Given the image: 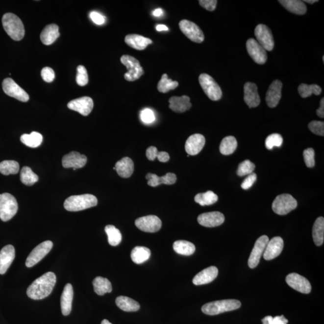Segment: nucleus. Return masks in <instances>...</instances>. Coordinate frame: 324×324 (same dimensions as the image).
Returning <instances> with one entry per match:
<instances>
[{"instance_id": "1", "label": "nucleus", "mask_w": 324, "mask_h": 324, "mask_svg": "<svg viewBox=\"0 0 324 324\" xmlns=\"http://www.w3.org/2000/svg\"><path fill=\"white\" fill-rule=\"evenodd\" d=\"M56 275L52 272H48L37 278L29 286L26 294L29 298L33 299H42L51 294L55 285Z\"/></svg>"}, {"instance_id": "2", "label": "nucleus", "mask_w": 324, "mask_h": 324, "mask_svg": "<svg viewBox=\"0 0 324 324\" xmlns=\"http://www.w3.org/2000/svg\"><path fill=\"white\" fill-rule=\"evenodd\" d=\"M2 24L6 33L16 41H20L25 35V28L21 19L12 13L4 14Z\"/></svg>"}, {"instance_id": "3", "label": "nucleus", "mask_w": 324, "mask_h": 324, "mask_svg": "<svg viewBox=\"0 0 324 324\" xmlns=\"http://www.w3.org/2000/svg\"><path fill=\"white\" fill-rule=\"evenodd\" d=\"M97 205V198L91 194L74 195L67 198L64 202V208L69 211L86 210Z\"/></svg>"}, {"instance_id": "4", "label": "nucleus", "mask_w": 324, "mask_h": 324, "mask_svg": "<svg viewBox=\"0 0 324 324\" xmlns=\"http://www.w3.org/2000/svg\"><path fill=\"white\" fill-rule=\"evenodd\" d=\"M242 306L237 299H224L208 302L202 307V311L208 315H216L221 313L237 310Z\"/></svg>"}, {"instance_id": "5", "label": "nucleus", "mask_w": 324, "mask_h": 324, "mask_svg": "<svg viewBox=\"0 0 324 324\" xmlns=\"http://www.w3.org/2000/svg\"><path fill=\"white\" fill-rule=\"evenodd\" d=\"M18 205L17 199L11 194L4 193L0 196V219L7 222L17 213Z\"/></svg>"}, {"instance_id": "6", "label": "nucleus", "mask_w": 324, "mask_h": 324, "mask_svg": "<svg viewBox=\"0 0 324 324\" xmlns=\"http://www.w3.org/2000/svg\"><path fill=\"white\" fill-rule=\"evenodd\" d=\"M297 207L295 198L290 194L278 195L273 202L272 209L278 215H286Z\"/></svg>"}, {"instance_id": "7", "label": "nucleus", "mask_w": 324, "mask_h": 324, "mask_svg": "<svg viewBox=\"0 0 324 324\" xmlns=\"http://www.w3.org/2000/svg\"><path fill=\"white\" fill-rule=\"evenodd\" d=\"M199 82L209 99L213 101L220 100L222 96L221 88L212 77L208 74H202L199 77Z\"/></svg>"}, {"instance_id": "8", "label": "nucleus", "mask_w": 324, "mask_h": 324, "mask_svg": "<svg viewBox=\"0 0 324 324\" xmlns=\"http://www.w3.org/2000/svg\"><path fill=\"white\" fill-rule=\"evenodd\" d=\"M121 62L127 69V73L125 74V78L128 81H136L144 73V69L141 66L139 61L132 56L123 55Z\"/></svg>"}, {"instance_id": "9", "label": "nucleus", "mask_w": 324, "mask_h": 324, "mask_svg": "<svg viewBox=\"0 0 324 324\" xmlns=\"http://www.w3.org/2000/svg\"><path fill=\"white\" fill-rule=\"evenodd\" d=\"M53 247L50 241L43 242L35 248L26 258V266L30 268L35 266L42 260L50 252Z\"/></svg>"}, {"instance_id": "10", "label": "nucleus", "mask_w": 324, "mask_h": 324, "mask_svg": "<svg viewBox=\"0 0 324 324\" xmlns=\"http://www.w3.org/2000/svg\"><path fill=\"white\" fill-rule=\"evenodd\" d=\"M179 28L183 33L192 42L202 43L204 34L196 24L188 20H182L179 23Z\"/></svg>"}, {"instance_id": "11", "label": "nucleus", "mask_w": 324, "mask_h": 324, "mask_svg": "<svg viewBox=\"0 0 324 324\" xmlns=\"http://www.w3.org/2000/svg\"><path fill=\"white\" fill-rule=\"evenodd\" d=\"M2 89L7 95L10 96L23 102H26L29 100V96L25 90L11 78L4 79L2 84Z\"/></svg>"}, {"instance_id": "12", "label": "nucleus", "mask_w": 324, "mask_h": 324, "mask_svg": "<svg viewBox=\"0 0 324 324\" xmlns=\"http://www.w3.org/2000/svg\"><path fill=\"white\" fill-rule=\"evenodd\" d=\"M255 35L257 42L266 50L272 51L274 47V41L271 30L264 24H259L255 29Z\"/></svg>"}, {"instance_id": "13", "label": "nucleus", "mask_w": 324, "mask_h": 324, "mask_svg": "<svg viewBox=\"0 0 324 324\" xmlns=\"http://www.w3.org/2000/svg\"><path fill=\"white\" fill-rule=\"evenodd\" d=\"M135 225L142 231L153 233L161 228L162 221L156 216L150 215L136 219Z\"/></svg>"}, {"instance_id": "14", "label": "nucleus", "mask_w": 324, "mask_h": 324, "mask_svg": "<svg viewBox=\"0 0 324 324\" xmlns=\"http://www.w3.org/2000/svg\"><path fill=\"white\" fill-rule=\"evenodd\" d=\"M286 282L294 290L302 294H309L312 290L309 281L297 273L288 274L286 277Z\"/></svg>"}, {"instance_id": "15", "label": "nucleus", "mask_w": 324, "mask_h": 324, "mask_svg": "<svg viewBox=\"0 0 324 324\" xmlns=\"http://www.w3.org/2000/svg\"><path fill=\"white\" fill-rule=\"evenodd\" d=\"M269 242V238L267 235H262L256 240L248 260V266L250 269H255L258 266Z\"/></svg>"}, {"instance_id": "16", "label": "nucleus", "mask_w": 324, "mask_h": 324, "mask_svg": "<svg viewBox=\"0 0 324 324\" xmlns=\"http://www.w3.org/2000/svg\"><path fill=\"white\" fill-rule=\"evenodd\" d=\"M249 54L255 63L264 64L267 60V54L266 50L254 39H249L246 43Z\"/></svg>"}, {"instance_id": "17", "label": "nucleus", "mask_w": 324, "mask_h": 324, "mask_svg": "<svg viewBox=\"0 0 324 324\" xmlns=\"http://www.w3.org/2000/svg\"><path fill=\"white\" fill-rule=\"evenodd\" d=\"M94 106L93 99L89 97H82L70 101L68 107L71 110L79 112L84 116H87L92 111Z\"/></svg>"}, {"instance_id": "18", "label": "nucleus", "mask_w": 324, "mask_h": 324, "mask_svg": "<svg viewBox=\"0 0 324 324\" xmlns=\"http://www.w3.org/2000/svg\"><path fill=\"white\" fill-rule=\"evenodd\" d=\"M224 221L223 214L219 211L205 213L200 214L198 222L200 225L208 227H213L221 225Z\"/></svg>"}, {"instance_id": "19", "label": "nucleus", "mask_w": 324, "mask_h": 324, "mask_svg": "<svg viewBox=\"0 0 324 324\" xmlns=\"http://www.w3.org/2000/svg\"><path fill=\"white\" fill-rule=\"evenodd\" d=\"M284 242L282 238L275 237L269 240L263 253L264 258L267 261L277 258L282 253Z\"/></svg>"}, {"instance_id": "20", "label": "nucleus", "mask_w": 324, "mask_h": 324, "mask_svg": "<svg viewBox=\"0 0 324 324\" xmlns=\"http://www.w3.org/2000/svg\"><path fill=\"white\" fill-rule=\"evenodd\" d=\"M283 84L279 80H275L270 85L266 95L267 105L270 108H275L277 105L282 98Z\"/></svg>"}, {"instance_id": "21", "label": "nucleus", "mask_w": 324, "mask_h": 324, "mask_svg": "<svg viewBox=\"0 0 324 324\" xmlns=\"http://www.w3.org/2000/svg\"><path fill=\"white\" fill-rule=\"evenodd\" d=\"M87 158L85 155L76 151H72L64 156L62 159L64 168L79 169L86 165Z\"/></svg>"}, {"instance_id": "22", "label": "nucleus", "mask_w": 324, "mask_h": 324, "mask_svg": "<svg viewBox=\"0 0 324 324\" xmlns=\"http://www.w3.org/2000/svg\"><path fill=\"white\" fill-rule=\"evenodd\" d=\"M244 100L249 108H256L260 104L261 99L258 92V87L254 83H246L244 86Z\"/></svg>"}, {"instance_id": "23", "label": "nucleus", "mask_w": 324, "mask_h": 324, "mask_svg": "<svg viewBox=\"0 0 324 324\" xmlns=\"http://www.w3.org/2000/svg\"><path fill=\"white\" fill-rule=\"evenodd\" d=\"M205 139L201 134L197 133L189 136L186 142L185 150L191 156L199 154L204 147Z\"/></svg>"}, {"instance_id": "24", "label": "nucleus", "mask_w": 324, "mask_h": 324, "mask_svg": "<svg viewBox=\"0 0 324 324\" xmlns=\"http://www.w3.org/2000/svg\"><path fill=\"white\" fill-rule=\"evenodd\" d=\"M15 250L12 245L4 246L0 251V274H4L14 260Z\"/></svg>"}, {"instance_id": "25", "label": "nucleus", "mask_w": 324, "mask_h": 324, "mask_svg": "<svg viewBox=\"0 0 324 324\" xmlns=\"http://www.w3.org/2000/svg\"><path fill=\"white\" fill-rule=\"evenodd\" d=\"M218 268L216 267H208L195 275L193 283L195 285H202L213 282L218 276Z\"/></svg>"}, {"instance_id": "26", "label": "nucleus", "mask_w": 324, "mask_h": 324, "mask_svg": "<svg viewBox=\"0 0 324 324\" xmlns=\"http://www.w3.org/2000/svg\"><path fill=\"white\" fill-rule=\"evenodd\" d=\"M146 179L148 180L147 184L150 186L157 187L161 184H168V185L175 184L176 181V176L175 174L168 173L160 177L156 174L149 173L147 174Z\"/></svg>"}, {"instance_id": "27", "label": "nucleus", "mask_w": 324, "mask_h": 324, "mask_svg": "<svg viewBox=\"0 0 324 324\" xmlns=\"http://www.w3.org/2000/svg\"><path fill=\"white\" fill-rule=\"evenodd\" d=\"M74 299V290L71 284L68 283L64 286L61 297V312L64 316H68L72 311V301Z\"/></svg>"}, {"instance_id": "28", "label": "nucleus", "mask_w": 324, "mask_h": 324, "mask_svg": "<svg viewBox=\"0 0 324 324\" xmlns=\"http://www.w3.org/2000/svg\"><path fill=\"white\" fill-rule=\"evenodd\" d=\"M170 108L176 113H183V112L189 110L191 108L192 104L190 101V98L187 96H183L181 97L171 98L169 100Z\"/></svg>"}, {"instance_id": "29", "label": "nucleus", "mask_w": 324, "mask_h": 324, "mask_svg": "<svg viewBox=\"0 0 324 324\" xmlns=\"http://www.w3.org/2000/svg\"><path fill=\"white\" fill-rule=\"evenodd\" d=\"M125 42L128 46L136 50H143L152 44L151 39L138 34H128L125 37Z\"/></svg>"}, {"instance_id": "30", "label": "nucleus", "mask_w": 324, "mask_h": 324, "mask_svg": "<svg viewBox=\"0 0 324 324\" xmlns=\"http://www.w3.org/2000/svg\"><path fill=\"white\" fill-rule=\"evenodd\" d=\"M115 168L117 174L121 177L129 178L133 173L134 163L130 158L125 157L116 163Z\"/></svg>"}, {"instance_id": "31", "label": "nucleus", "mask_w": 324, "mask_h": 324, "mask_svg": "<svg viewBox=\"0 0 324 324\" xmlns=\"http://www.w3.org/2000/svg\"><path fill=\"white\" fill-rule=\"evenodd\" d=\"M60 36L59 27L56 24H50L45 26L41 34V40L45 45H50L53 44L58 37Z\"/></svg>"}, {"instance_id": "32", "label": "nucleus", "mask_w": 324, "mask_h": 324, "mask_svg": "<svg viewBox=\"0 0 324 324\" xmlns=\"http://www.w3.org/2000/svg\"><path fill=\"white\" fill-rule=\"evenodd\" d=\"M278 2L288 11L296 15H304L307 12V7L303 1L299 0H280Z\"/></svg>"}, {"instance_id": "33", "label": "nucleus", "mask_w": 324, "mask_h": 324, "mask_svg": "<svg viewBox=\"0 0 324 324\" xmlns=\"http://www.w3.org/2000/svg\"><path fill=\"white\" fill-rule=\"evenodd\" d=\"M116 304L120 309L125 312H136L140 309V305L137 301L125 296L118 297L116 300Z\"/></svg>"}, {"instance_id": "34", "label": "nucleus", "mask_w": 324, "mask_h": 324, "mask_svg": "<svg viewBox=\"0 0 324 324\" xmlns=\"http://www.w3.org/2000/svg\"><path fill=\"white\" fill-rule=\"evenodd\" d=\"M94 290L99 296H103L106 293H110L112 291V286L110 281L108 278L97 277L93 282Z\"/></svg>"}, {"instance_id": "35", "label": "nucleus", "mask_w": 324, "mask_h": 324, "mask_svg": "<svg viewBox=\"0 0 324 324\" xmlns=\"http://www.w3.org/2000/svg\"><path fill=\"white\" fill-rule=\"evenodd\" d=\"M151 256V251L144 246H136L131 252V258L135 264H141L149 260Z\"/></svg>"}, {"instance_id": "36", "label": "nucleus", "mask_w": 324, "mask_h": 324, "mask_svg": "<svg viewBox=\"0 0 324 324\" xmlns=\"http://www.w3.org/2000/svg\"><path fill=\"white\" fill-rule=\"evenodd\" d=\"M312 235L316 245L320 246L324 243V219L320 217L316 220L313 226Z\"/></svg>"}, {"instance_id": "37", "label": "nucleus", "mask_w": 324, "mask_h": 324, "mask_svg": "<svg viewBox=\"0 0 324 324\" xmlns=\"http://www.w3.org/2000/svg\"><path fill=\"white\" fill-rule=\"evenodd\" d=\"M173 249L176 253L185 256L192 255L196 250L194 244L186 240L176 241L174 243Z\"/></svg>"}, {"instance_id": "38", "label": "nucleus", "mask_w": 324, "mask_h": 324, "mask_svg": "<svg viewBox=\"0 0 324 324\" xmlns=\"http://www.w3.org/2000/svg\"><path fill=\"white\" fill-rule=\"evenodd\" d=\"M43 136L41 133L33 132L30 134H24L21 136V141L26 146L31 148H37L41 145Z\"/></svg>"}, {"instance_id": "39", "label": "nucleus", "mask_w": 324, "mask_h": 324, "mask_svg": "<svg viewBox=\"0 0 324 324\" xmlns=\"http://www.w3.org/2000/svg\"><path fill=\"white\" fill-rule=\"evenodd\" d=\"M237 147V141L234 136H229L224 138L220 145V151L222 154L230 155L234 153Z\"/></svg>"}, {"instance_id": "40", "label": "nucleus", "mask_w": 324, "mask_h": 324, "mask_svg": "<svg viewBox=\"0 0 324 324\" xmlns=\"http://www.w3.org/2000/svg\"><path fill=\"white\" fill-rule=\"evenodd\" d=\"M218 195L211 191L198 194L195 197V201L201 206L213 205L218 201Z\"/></svg>"}, {"instance_id": "41", "label": "nucleus", "mask_w": 324, "mask_h": 324, "mask_svg": "<svg viewBox=\"0 0 324 324\" xmlns=\"http://www.w3.org/2000/svg\"><path fill=\"white\" fill-rule=\"evenodd\" d=\"M146 156L147 159L150 161H154L157 158L159 162L163 163L168 162L170 159V155L167 152H159L157 150L156 147L154 146L150 147L147 149Z\"/></svg>"}, {"instance_id": "42", "label": "nucleus", "mask_w": 324, "mask_h": 324, "mask_svg": "<svg viewBox=\"0 0 324 324\" xmlns=\"http://www.w3.org/2000/svg\"><path fill=\"white\" fill-rule=\"evenodd\" d=\"M21 181L26 186H33L39 180L38 176L33 173L30 168L24 167L21 171Z\"/></svg>"}, {"instance_id": "43", "label": "nucleus", "mask_w": 324, "mask_h": 324, "mask_svg": "<svg viewBox=\"0 0 324 324\" xmlns=\"http://www.w3.org/2000/svg\"><path fill=\"white\" fill-rule=\"evenodd\" d=\"M104 231L108 235L109 245L116 246L121 243L122 240L121 232L114 225H111V224L107 225L104 228Z\"/></svg>"}, {"instance_id": "44", "label": "nucleus", "mask_w": 324, "mask_h": 324, "mask_svg": "<svg viewBox=\"0 0 324 324\" xmlns=\"http://www.w3.org/2000/svg\"><path fill=\"white\" fill-rule=\"evenodd\" d=\"M20 171V165L14 160H4L0 163V173L4 175H15Z\"/></svg>"}, {"instance_id": "45", "label": "nucleus", "mask_w": 324, "mask_h": 324, "mask_svg": "<svg viewBox=\"0 0 324 324\" xmlns=\"http://www.w3.org/2000/svg\"><path fill=\"white\" fill-rule=\"evenodd\" d=\"M299 95L302 98L310 97L312 95H320L322 92V89L318 85H307L301 84L299 87Z\"/></svg>"}, {"instance_id": "46", "label": "nucleus", "mask_w": 324, "mask_h": 324, "mask_svg": "<svg viewBox=\"0 0 324 324\" xmlns=\"http://www.w3.org/2000/svg\"><path fill=\"white\" fill-rule=\"evenodd\" d=\"M178 86L177 81H174L172 79H169L167 74H163L161 79L158 83L157 89L160 93H166L169 91L175 89Z\"/></svg>"}, {"instance_id": "47", "label": "nucleus", "mask_w": 324, "mask_h": 324, "mask_svg": "<svg viewBox=\"0 0 324 324\" xmlns=\"http://www.w3.org/2000/svg\"><path fill=\"white\" fill-rule=\"evenodd\" d=\"M255 169V165L250 160H246L240 163L238 165L237 174L238 176H243L250 175Z\"/></svg>"}, {"instance_id": "48", "label": "nucleus", "mask_w": 324, "mask_h": 324, "mask_svg": "<svg viewBox=\"0 0 324 324\" xmlns=\"http://www.w3.org/2000/svg\"><path fill=\"white\" fill-rule=\"evenodd\" d=\"M283 144L282 136L278 133L269 135L266 140V147L268 150H272L274 147H280Z\"/></svg>"}, {"instance_id": "49", "label": "nucleus", "mask_w": 324, "mask_h": 324, "mask_svg": "<svg viewBox=\"0 0 324 324\" xmlns=\"http://www.w3.org/2000/svg\"><path fill=\"white\" fill-rule=\"evenodd\" d=\"M77 84L79 86H85L88 82V76L86 68L84 66L79 65L77 68L76 77Z\"/></svg>"}, {"instance_id": "50", "label": "nucleus", "mask_w": 324, "mask_h": 324, "mask_svg": "<svg viewBox=\"0 0 324 324\" xmlns=\"http://www.w3.org/2000/svg\"><path fill=\"white\" fill-rule=\"evenodd\" d=\"M305 163L308 168H313L315 165V151L312 148L305 150L303 152Z\"/></svg>"}, {"instance_id": "51", "label": "nucleus", "mask_w": 324, "mask_h": 324, "mask_svg": "<svg viewBox=\"0 0 324 324\" xmlns=\"http://www.w3.org/2000/svg\"><path fill=\"white\" fill-rule=\"evenodd\" d=\"M311 132L319 136L324 135V123L320 121H312L308 125Z\"/></svg>"}, {"instance_id": "52", "label": "nucleus", "mask_w": 324, "mask_h": 324, "mask_svg": "<svg viewBox=\"0 0 324 324\" xmlns=\"http://www.w3.org/2000/svg\"><path fill=\"white\" fill-rule=\"evenodd\" d=\"M262 324H288V320L283 315L277 316L273 318L271 316H267L262 320Z\"/></svg>"}, {"instance_id": "53", "label": "nucleus", "mask_w": 324, "mask_h": 324, "mask_svg": "<svg viewBox=\"0 0 324 324\" xmlns=\"http://www.w3.org/2000/svg\"><path fill=\"white\" fill-rule=\"evenodd\" d=\"M140 117L142 122L145 123V124H151L156 119L154 112L149 108L143 109L141 112Z\"/></svg>"}, {"instance_id": "54", "label": "nucleus", "mask_w": 324, "mask_h": 324, "mask_svg": "<svg viewBox=\"0 0 324 324\" xmlns=\"http://www.w3.org/2000/svg\"><path fill=\"white\" fill-rule=\"evenodd\" d=\"M41 76L45 82L50 83L54 80L55 75L52 69L46 67L42 70Z\"/></svg>"}, {"instance_id": "55", "label": "nucleus", "mask_w": 324, "mask_h": 324, "mask_svg": "<svg viewBox=\"0 0 324 324\" xmlns=\"http://www.w3.org/2000/svg\"><path fill=\"white\" fill-rule=\"evenodd\" d=\"M257 176L255 173H251L243 181L242 185V188L244 190H248L250 189L253 184L255 183L256 180Z\"/></svg>"}, {"instance_id": "56", "label": "nucleus", "mask_w": 324, "mask_h": 324, "mask_svg": "<svg viewBox=\"0 0 324 324\" xmlns=\"http://www.w3.org/2000/svg\"><path fill=\"white\" fill-rule=\"evenodd\" d=\"M200 6L208 11L212 12L216 9L218 1L216 0H200L199 1Z\"/></svg>"}, {"instance_id": "57", "label": "nucleus", "mask_w": 324, "mask_h": 324, "mask_svg": "<svg viewBox=\"0 0 324 324\" xmlns=\"http://www.w3.org/2000/svg\"><path fill=\"white\" fill-rule=\"evenodd\" d=\"M90 18L93 21L94 23L97 24V25H102L105 23V18L100 13L96 12H92L90 14Z\"/></svg>"}, {"instance_id": "58", "label": "nucleus", "mask_w": 324, "mask_h": 324, "mask_svg": "<svg viewBox=\"0 0 324 324\" xmlns=\"http://www.w3.org/2000/svg\"><path fill=\"white\" fill-rule=\"evenodd\" d=\"M317 114L318 117L324 119V99L323 98L320 101V106L317 110Z\"/></svg>"}, {"instance_id": "59", "label": "nucleus", "mask_w": 324, "mask_h": 324, "mask_svg": "<svg viewBox=\"0 0 324 324\" xmlns=\"http://www.w3.org/2000/svg\"><path fill=\"white\" fill-rule=\"evenodd\" d=\"M163 10L161 9V8H159V9H156L154 10L153 12H152V15H153L154 17H161V16L163 15Z\"/></svg>"}, {"instance_id": "60", "label": "nucleus", "mask_w": 324, "mask_h": 324, "mask_svg": "<svg viewBox=\"0 0 324 324\" xmlns=\"http://www.w3.org/2000/svg\"><path fill=\"white\" fill-rule=\"evenodd\" d=\"M156 29L158 31H168V28L167 26L165 25H162V24H159L156 26Z\"/></svg>"}, {"instance_id": "61", "label": "nucleus", "mask_w": 324, "mask_h": 324, "mask_svg": "<svg viewBox=\"0 0 324 324\" xmlns=\"http://www.w3.org/2000/svg\"><path fill=\"white\" fill-rule=\"evenodd\" d=\"M318 0H306V1H304L303 2H307V3L309 4H313L315 3L316 2H318Z\"/></svg>"}, {"instance_id": "62", "label": "nucleus", "mask_w": 324, "mask_h": 324, "mask_svg": "<svg viewBox=\"0 0 324 324\" xmlns=\"http://www.w3.org/2000/svg\"><path fill=\"white\" fill-rule=\"evenodd\" d=\"M101 324H112L110 322H109V321L107 320H104L102 321V322H101Z\"/></svg>"}]
</instances>
